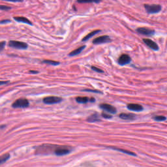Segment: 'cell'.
<instances>
[{
  "label": "cell",
  "instance_id": "obj_1",
  "mask_svg": "<svg viewBox=\"0 0 167 167\" xmlns=\"http://www.w3.org/2000/svg\"><path fill=\"white\" fill-rule=\"evenodd\" d=\"M56 147V145L54 144H43L41 146H39L36 148V153L37 154L43 155H47L52 153H54Z\"/></svg>",
  "mask_w": 167,
  "mask_h": 167
},
{
  "label": "cell",
  "instance_id": "obj_2",
  "mask_svg": "<svg viewBox=\"0 0 167 167\" xmlns=\"http://www.w3.org/2000/svg\"><path fill=\"white\" fill-rule=\"evenodd\" d=\"M73 148L67 146H58L56 145V147L54 150V154L58 156L65 155L69 153L72 151Z\"/></svg>",
  "mask_w": 167,
  "mask_h": 167
},
{
  "label": "cell",
  "instance_id": "obj_3",
  "mask_svg": "<svg viewBox=\"0 0 167 167\" xmlns=\"http://www.w3.org/2000/svg\"><path fill=\"white\" fill-rule=\"evenodd\" d=\"M29 103L26 99H19L12 103V107L15 108H25L29 107Z\"/></svg>",
  "mask_w": 167,
  "mask_h": 167
},
{
  "label": "cell",
  "instance_id": "obj_4",
  "mask_svg": "<svg viewBox=\"0 0 167 167\" xmlns=\"http://www.w3.org/2000/svg\"><path fill=\"white\" fill-rule=\"evenodd\" d=\"M144 7L148 14H156L159 12L162 9V7L160 5H156V4H153V5L145 4Z\"/></svg>",
  "mask_w": 167,
  "mask_h": 167
},
{
  "label": "cell",
  "instance_id": "obj_5",
  "mask_svg": "<svg viewBox=\"0 0 167 167\" xmlns=\"http://www.w3.org/2000/svg\"><path fill=\"white\" fill-rule=\"evenodd\" d=\"M63 101V99L60 97L56 96H49L46 97L43 99V101L45 104H54L56 103H60Z\"/></svg>",
  "mask_w": 167,
  "mask_h": 167
},
{
  "label": "cell",
  "instance_id": "obj_6",
  "mask_svg": "<svg viewBox=\"0 0 167 167\" xmlns=\"http://www.w3.org/2000/svg\"><path fill=\"white\" fill-rule=\"evenodd\" d=\"M9 46L11 48H16V49H26L28 45L24 42L16 41H10L9 43Z\"/></svg>",
  "mask_w": 167,
  "mask_h": 167
},
{
  "label": "cell",
  "instance_id": "obj_7",
  "mask_svg": "<svg viewBox=\"0 0 167 167\" xmlns=\"http://www.w3.org/2000/svg\"><path fill=\"white\" fill-rule=\"evenodd\" d=\"M112 41V39L108 36H103L95 38L93 41V43L95 45H100V44L103 43H111Z\"/></svg>",
  "mask_w": 167,
  "mask_h": 167
},
{
  "label": "cell",
  "instance_id": "obj_8",
  "mask_svg": "<svg viewBox=\"0 0 167 167\" xmlns=\"http://www.w3.org/2000/svg\"><path fill=\"white\" fill-rule=\"evenodd\" d=\"M137 32L140 33L144 35V36H153V35L155 34V31L152 29H149L148 28H138L137 29Z\"/></svg>",
  "mask_w": 167,
  "mask_h": 167
},
{
  "label": "cell",
  "instance_id": "obj_9",
  "mask_svg": "<svg viewBox=\"0 0 167 167\" xmlns=\"http://www.w3.org/2000/svg\"><path fill=\"white\" fill-rule=\"evenodd\" d=\"M118 61L119 65L124 66L129 64L131 61V58L128 54H122L121 56H120Z\"/></svg>",
  "mask_w": 167,
  "mask_h": 167
},
{
  "label": "cell",
  "instance_id": "obj_10",
  "mask_svg": "<svg viewBox=\"0 0 167 167\" xmlns=\"http://www.w3.org/2000/svg\"><path fill=\"white\" fill-rule=\"evenodd\" d=\"M100 108L103 109V111L112 114H114L117 112L116 108L112 106V105L108 104H101L100 105Z\"/></svg>",
  "mask_w": 167,
  "mask_h": 167
},
{
  "label": "cell",
  "instance_id": "obj_11",
  "mask_svg": "<svg viewBox=\"0 0 167 167\" xmlns=\"http://www.w3.org/2000/svg\"><path fill=\"white\" fill-rule=\"evenodd\" d=\"M143 41L148 46H149L153 50H154V51L159 50V46H158V45L156 43H155L153 41L151 40V39H144Z\"/></svg>",
  "mask_w": 167,
  "mask_h": 167
},
{
  "label": "cell",
  "instance_id": "obj_12",
  "mask_svg": "<svg viewBox=\"0 0 167 167\" xmlns=\"http://www.w3.org/2000/svg\"><path fill=\"white\" fill-rule=\"evenodd\" d=\"M127 107L130 111L134 112H141L144 109L143 107L138 104H128Z\"/></svg>",
  "mask_w": 167,
  "mask_h": 167
},
{
  "label": "cell",
  "instance_id": "obj_13",
  "mask_svg": "<svg viewBox=\"0 0 167 167\" xmlns=\"http://www.w3.org/2000/svg\"><path fill=\"white\" fill-rule=\"evenodd\" d=\"M119 117L122 120H131L133 121L135 120L136 116L133 114H128V113H121L120 114Z\"/></svg>",
  "mask_w": 167,
  "mask_h": 167
},
{
  "label": "cell",
  "instance_id": "obj_14",
  "mask_svg": "<svg viewBox=\"0 0 167 167\" xmlns=\"http://www.w3.org/2000/svg\"><path fill=\"white\" fill-rule=\"evenodd\" d=\"M14 19L18 22H22V23H24V24H27L29 25L32 26L33 24L32 23V22L29 20L28 19L25 18V17L23 16H17V17H14Z\"/></svg>",
  "mask_w": 167,
  "mask_h": 167
},
{
  "label": "cell",
  "instance_id": "obj_15",
  "mask_svg": "<svg viewBox=\"0 0 167 167\" xmlns=\"http://www.w3.org/2000/svg\"><path fill=\"white\" fill-rule=\"evenodd\" d=\"M76 101L80 104H86L90 102V99L87 97H77L76 98Z\"/></svg>",
  "mask_w": 167,
  "mask_h": 167
},
{
  "label": "cell",
  "instance_id": "obj_16",
  "mask_svg": "<svg viewBox=\"0 0 167 167\" xmlns=\"http://www.w3.org/2000/svg\"><path fill=\"white\" fill-rule=\"evenodd\" d=\"M87 121L90 123H94V122L99 121H101V120L97 114H94L87 118Z\"/></svg>",
  "mask_w": 167,
  "mask_h": 167
},
{
  "label": "cell",
  "instance_id": "obj_17",
  "mask_svg": "<svg viewBox=\"0 0 167 167\" xmlns=\"http://www.w3.org/2000/svg\"><path fill=\"white\" fill-rule=\"evenodd\" d=\"M99 32H101V30H99V29L95 30V31H94V32H92L90 33L89 34H87L86 36H85L84 37V38L82 39V41L83 42H85V41H87V40H89L90 39H91L92 37H94V36H95L96 34H97V33H99Z\"/></svg>",
  "mask_w": 167,
  "mask_h": 167
},
{
  "label": "cell",
  "instance_id": "obj_18",
  "mask_svg": "<svg viewBox=\"0 0 167 167\" xmlns=\"http://www.w3.org/2000/svg\"><path fill=\"white\" fill-rule=\"evenodd\" d=\"M109 148H111L112 149H114V150H116L118 152H121L122 153H124L125 154H128L130 155H133V156H137V154H135V153L128 151V150H125V149H120V148H118L116 147H108Z\"/></svg>",
  "mask_w": 167,
  "mask_h": 167
},
{
  "label": "cell",
  "instance_id": "obj_19",
  "mask_svg": "<svg viewBox=\"0 0 167 167\" xmlns=\"http://www.w3.org/2000/svg\"><path fill=\"white\" fill-rule=\"evenodd\" d=\"M85 47H86V46L84 45V46H80V47H79V48H77L76 50H74L72 51V52H71V53H70V54H69V56H77V55H78V54H80L81 52H82V51L84 49Z\"/></svg>",
  "mask_w": 167,
  "mask_h": 167
},
{
  "label": "cell",
  "instance_id": "obj_20",
  "mask_svg": "<svg viewBox=\"0 0 167 167\" xmlns=\"http://www.w3.org/2000/svg\"><path fill=\"white\" fill-rule=\"evenodd\" d=\"M10 158V154L9 153H5L3 155L0 156V165L5 163V162Z\"/></svg>",
  "mask_w": 167,
  "mask_h": 167
},
{
  "label": "cell",
  "instance_id": "obj_21",
  "mask_svg": "<svg viewBox=\"0 0 167 167\" xmlns=\"http://www.w3.org/2000/svg\"><path fill=\"white\" fill-rule=\"evenodd\" d=\"M43 63L52 65H60V62H58V61H52V60H43Z\"/></svg>",
  "mask_w": 167,
  "mask_h": 167
},
{
  "label": "cell",
  "instance_id": "obj_22",
  "mask_svg": "<svg viewBox=\"0 0 167 167\" xmlns=\"http://www.w3.org/2000/svg\"><path fill=\"white\" fill-rule=\"evenodd\" d=\"M153 119L157 121H163L166 120V118L163 116H157L153 117Z\"/></svg>",
  "mask_w": 167,
  "mask_h": 167
},
{
  "label": "cell",
  "instance_id": "obj_23",
  "mask_svg": "<svg viewBox=\"0 0 167 167\" xmlns=\"http://www.w3.org/2000/svg\"><path fill=\"white\" fill-rule=\"evenodd\" d=\"M91 69L93 70V71L97 72V73H103L104 71H103V70L101 69H100L99 68H97V67H94V66H91Z\"/></svg>",
  "mask_w": 167,
  "mask_h": 167
},
{
  "label": "cell",
  "instance_id": "obj_24",
  "mask_svg": "<svg viewBox=\"0 0 167 167\" xmlns=\"http://www.w3.org/2000/svg\"><path fill=\"white\" fill-rule=\"evenodd\" d=\"M101 116L103 118H105V119H111V118H112V115H110V114H108L105 112H103L101 114Z\"/></svg>",
  "mask_w": 167,
  "mask_h": 167
},
{
  "label": "cell",
  "instance_id": "obj_25",
  "mask_svg": "<svg viewBox=\"0 0 167 167\" xmlns=\"http://www.w3.org/2000/svg\"><path fill=\"white\" fill-rule=\"evenodd\" d=\"M10 9H11V7H8L7 5H0V10L2 11H9Z\"/></svg>",
  "mask_w": 167,
  "mask_h": 167
},
{
  "label": "cell",
  "instance_id": "obj_26",
  "mask_svg": "<svg viewBox=\"0 0 167 167\" xmlns=\"http://www.w3.org/2000/svg\"><path fill=\"white\" fill-rule=\"evenodd\" d=\"M5 45H6L5 41L0 42V52H2L4 49V48L5 46Z\"/></svg>",
  "mask_w": 167,
  "mask_h": 167
},
{
  "label": "cell",
  "instance_id": "obj_27",
  "mask_svg": "<svg viewBox=\"0 0 167 167\" xmlns=\"http://www.w3.org/2000/svg\"><path fill=\"white\" fill-rule=\"evenodd\" d=\"M82 91H87V92H93V93H97V94H102L101 91L98 90H83Z\"/></svg>",
  "mask_w": 167,
  "mask_h": 167
},
{
  "label": "cell",
  "instance_id": "obj_28",
  "mask_svg": "<svg viewBox=\"0 0 167 167\" xmlns=\"http://www.w3.org/2000/svg\"><path fill=\"white\" fill-rule=\"evenodd\" d=\"M11 20H3L0 21V24H7V23H10Z\"/></svg>",
  "mask_w": 167,
  "mask_h": 167
},
{
  "label": "cell",
  "instance_id": "obj_29",
  "mask_svg": "<svg viewBox=\"0 0 167 167\" xmlns=\"http://www.w3.org/2000/svg\"><path fill=\"white\" fill-rule=\"evenodd\" d=\"M9 82V81H0V86L7 84H8Z\"/></svg>",
  "mask_w": 167,
  "mask_h": 167
},
{
  "label": "cell",
  "instance_id": "obj_30",
  "mask_svg": "<svg viewBox=\"0 0 167 167\" xmlns=\"http://www.w3.org/2000/svg\"><path fill=\"white\" fill-rule=\"evenodd\" d=\"M29 73L32 74H37L39 73V72L37 71H29Z\"/></svg>",
  "mask_w": 167,
  "mask_h": 167
}]
</instances>
